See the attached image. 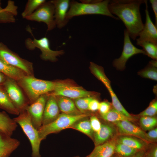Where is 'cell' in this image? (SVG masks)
<instances>
[{
  "mask_svg": "<svg viewBox=\"0 0 157 157\" xmlns=\"http://www.w3.org/2000/svg\"><path fill=\"white\" fill-rule=\"evenodd\" d=\"M93 98L92 97L80 98L74 99V102L80 112L82 114H85L86 111L88 110L89 104Z\"/></svg>",
  "mask_w": 157,
  "mask_h": 157,
  "instance_id": "34",
  "label": "cell"
},
{
  "mask_svg": "<svg viewBox=\"0 0 157 157\" xmlns=\"http://www.w3.org/2000/svg\"><path fill=\"white\" fill-rule=\"evenodd\" d=\"M145 10L146 20L142 29L136 39V43L142 42H149L157 44V27L154 24L150 16L147 1L145 0Z\"/></svg>",
  "mask_w": 157,
  "mask_h": 157,
  "instance_id": "14",
  "label": "cell"
},
{
  "mask_svg": "<svg viewBox=\"0 0 157 157\" xmlns=\"http://www.w3.org/2000/svg\"><path fill=\"white\" fill-rule=\"evenodd\" d=\"M86 157H92L90 154Z\"/></svg>",
  "mask_w": 157,
  "mask_h": 157,
  "instance_id": "45",
  "label": "cell"
},
{
  "mask_svg": "<svg viewBox=\"0 0 157 157\" xmlns=\"http://www.w3.org/2000/svg\"><path fill=\"white\" fill-rule=\"evenodd\" d=\"M130 38L126 29L124 30L122 51L119 57L115 59L113 62V66L118 70H123L127 60L133 56L139 53L146 55L143 49L137 48L132 44Z\"/></svg>",
  "mask_w": 157,
  "mask_h": 157,
  "instance_id": "12",
  "label": "cell"
},
{
  "mask_svg": "<svg viewBox=\"0 0 157 157\" xmlns=\"http://www.w3.org/2000/svg\"><path fill=\"white\" fill-rule=\"evenodd\" d=\"M26 19L45 23L47 30L50 31L56 26L54 19V7L51 0L46 1Z\"/></svg>",
  "mask_w": 157,
  "mask_h": 157,
  "instance_id": "10",
  "label": "cell"
},
{
  "mask_svg": "<svg viewBox=\"0 0 157 157\" xmlns=\"http://www.w3.org/2000/svg\"><path fill=\"white\" fill-rule=\"evenodd\" d=\"M138 74L141 77L150 79L155 81L157 80V69L150 64L144 69L138 72Z\"/></svg>",
  "mask_w": 157,
  "mask_h": 157,
  "instance_id": "33",
  "label": "cell"
},
{
  "mask_svg": "<svg viewBox=\"0 0 157 157\" xmlns=\"http://www.w3.org/2000/svg\"><path fill=\"white\" fill-rule=\"evenodd\" d=\"M0 108L12 115L19 114L2 86L0 87Z\"/></svg>",
  "mask_w": 157,
  "mask_h": 157,
  "instance_id": "24",
  "label": "cell"
},
{
  "mask_svg": "<svg viewBox=\"0 0 157 157\" xmlns=\"http://www.w3.org/2000/svg\"><path fill=\"white\" fill-rule=\"evenodd\" d=\"M155 17V25L157 27V0H150Z\"/></svg>",
  "mask_w": 157,
  "mask_h": 157,
  "instance_id": "39",
  "label": "cell"
},
{
  "mask_svg": "<svg viewBox=\"0 0 157 157\" xmlns=\"http://www.w3.org/2000/svg\"><path fill=\"white\" fill-rule=\"evenodd\" d=\"M116 144L114 140H108L95 146L90 155L92 157H112L115 153Z\"/></svg>",
  "mask_w": 157,
  "mask_h": 157,
  "instance_id": "19",
  "label": "cell"
},
{
  "mask_svg": "<svg viewBox=\"0 0 157 157\" xmlns=\"http://www.w3.org/2000/svg\"><path fill=\"white\" fill-rule=\"evenodd\" d=\"M13 119L20 126L30 141L32 149L31 157H41L40 153L41 141L38 130L33 125L28 113L25 110Z\"/></svg>",
  "mask_w": 157,
  "mask_h": 157,
  "instance_id": "5",
  "label": "cell"
},
{
  "mask_svg": "<svg viewBox=\"0 0 157 157\" xmlns=\"http://www.w3.org/2000/svg\"><path fill=\"white\" fill-rule=\"evenodd\" d=\"M0 58L7 65L21 70L26 74L34 76L33 63L20 57L2 42H0Z\"/></svg>",
  "mask_w": 157,
  "mask_h": 157,
  "instance_id": "7",
  "label": "cell"
},
{
  "mask_svg": "<svg viewBox=\"0 0 157 157\" xmlns=\"http://www.w3.org/2000/svg\"><path fill=\"white\" fill-rule=\"evenodd\" d=\"M48 97L47 94L41 95L25 110L29 114L33 125L38 130L42 126L43 114Z\"/></svg>",
  "mask_w": 157,
  "mask_h": 157,
  "instance_id": "13",
  "label": "cell"
},
{
  "mask_svg": "<svg viewBox=\"0 0 157 157\" xmlns=\"http://www.w3.org/2000/svg\"><path fill=\"white\" fill-rule=\"evenodd\" d=\"M24 43L25 47L29 50H33L36 48L39 49L41 52L40 55L41 58L45 61L56 62L58 60L57 57L62 55L65 52L63 50H52L50 47L49 41L46 37L39 39L27 38Z\"/></svg>",
  "mask_w": 157,
  "mask_h": 157,
  "instance_id": "8",
  "label": "cell"
},
{
  "mask_svg": "<svg viewBox=\"0 0 157 157\" xmlns=\"http://www.w3.org/2000/svg\"><path fill=\"white\" fill-rule=\"evenodd\" d=\"M112 157H120L118 156H114V155H113Z\"/></svg>",
  "mask_w": 157,
  "mask_h": 157,
  "instance_id": "44",
  "label": "cell"
},
{
  "mask_svg": "<svg viewBox=\"0 0 157 157\" xmlns=\"http://www.w3.org/2000/svg\"><path fill=\"white\" fill-rule=\"evenodd\" d=\"M17 7L14 2L9 0L6 7L3 8L0 5V23H6L15 22V17L17 14Z\"/></svg>",
  "mask_w": 157,
  "mask_h": 157,
  "instance_id": "21",
  "label": "cell"
},
{
  "mask_svg": "<svg viewBox=\"0 0 157 157\" xmlns=\"http://www.w3.org/2000/svg\"><path fill=\"white\" fill-rule=\"evenodd\" d=\"M47 94L55 96H63L74 99L82 97H91L93 93L81 87L73 85L65 81H59L54 90Z\"/></svg>",
  "mask_w": 157,
  "mask_h": 157,
  "instance_id": "11",
  "label": "cell"
},
{
  "mask_svg": "<svg viewBox=\"0 0 157 157\" xmlns=\"http://www.w3.org/2000/svg\"><path fill=\"white\" fill-rule=\"evenodd\" d=\"M2 87L19 113L25 110L26 107L30 104V102L17 81L7 76Z\"/></svg>",
  "mask_w": 157,
  "mask_h": 157,
  "instance_id": "6",
  "label": "cell"
},
{
  "mask_svg": "<svg viewBox=\"0 0 157 157\" xmlns=\"http://www.w3.org/2000/svg\"><path fill=\"white\" fill-rule=\"evenodd\" d=\"M51 1L54 7V19L56 26L61 29L64 27L69 21L67 14L70 1L69 0Z\"/></svg>",
  "mask_w": 157,
  "mask_h": 157,
  "instance_id": "15",
  "label": "cell"
},
{
  "mask_svg": "<svg viewBox=\"0 0 157 157\" xmlns=\"http://www.w3.org/2000/svg\"><path fill=\"white\" fill-rule=\"evenodd\" d=\"M90 68L93 74L101 81L108 89L111 96L112 104L114 108L127 117L133 119L131 115L122 105L111 87L109 80L106 75L103 67L92 62L90 63Z\"/></svg>",
  "mask_w": 157,
  "mask_h": 157,
  "instance_id": "9",
  "label": "cell"
},
{
  "mask_svg": "<svg viewBox=\"0 0 157 157\" xmlns=\"http://www.w3.org/2000/svg\"><path fill=\"white\" fill-rule=\"evenodd\" d=\"M109 0H101L99 2L92 3H79L77 1H70V7L67 14L69 19L74 17L89 15H100L110 17L115 20H119L111 14L108 8Z\"/></svg>",
  "mask_w": 157,
  "mask_h": 157,
  "instance_id": "3",
  "label": "cell"
},
{
  "mask_svg": "<svg viewBox=\"0 0 157 157\" xmlns=\"http://www.w3.org/2000/svg\"><path fill=\"white\" fill-rule=\"evenodd\" d=\"M75 124L70 128L79 131L90 138L93 137L94 131L92 128L90 120L85 119Z\"/></svg>",
  "mask_w": 157,
  "mask_h": 157,
  "instance_id": "29",
  "label": "cell"
},
{
  "mask_svg": "<svg viewBox=\"0 0 157 157\" xmlns=\"http://www.w3.org/2000/svg\"><path fill=\"white\" fill-rule=\"evenodd\" d=\"M46 1L45 0H28L22 13V17L25 19L31 15Z\"/></svg>",
  "mask_w": 157,
  "mask_h": 157,
  "instance_id": "30",
  "label": "cell"
},
{
  "mask_svg": "<svg viewBox=\"0 0 157 157\" xmlns=\"http://www.w3.org/2000/svg\"><path fill=\"white\" fill-rule=\"evenodd\" d=\"M0 72L16 81H18L24 76L27 75L21 70L7 65L0 58Z\"/></svg>",
  "mask_w": 157,
  "mask_h": 157,
  "instance_id": "25",
  "label": "cell"
},
{
  "mask_svg": "<svg viewBox=\"0 0 157 157\" xmlns=\"http://www.w3.org/2000/svg\"><path fill=\"white\" fill-rule=\"evenodd\" d=\"M146 157H157V147H155L149 152Z\"/></svg>",
  "mask_w": 157,
  "mask_h": 157,
  "instance_id": "41",
  "label": "cell"
},
{
  "mask_svg": "<svg viewBox=\"0 0 157 157\" xmlns=\"http://www.w3.org/2000/svg\"><path fill=\"white\" fill-rule=\"evenodd\" d=\"M17 81L27 97L30 104L41 95L54 91L59 82L42 80L27 75Z\"/></svg>",
  "mask_w": 157,
  "mask_h": 157,
  "instance_id": "2",
  "label": "cell"
},
{
  "mask_svg": "<svg viewBox=\"0 0 157 157\" xmlns=\"http://www.w3.org/2000/svg\"><path fill=\"white\" fill-rule=\"evenodd\" d=\"M101 116L104 120L111 122H115L124 120L131 122L133 120L126 117L114 108L110 110L105 114L101 115Z\"/></svg>",
  "mask_w": 157,
  "mask_h": 157,
  "instance_id": "27",
  "label": "cell"
},
{
  "mask_svg": "<svg viewBox=\"0 0 157 157\" xmlns=\"http://www.w3.org/2000/svg\"><path fill=\"white\" fill-rule=\"evenodd\" d=\"M119 133L137 137L146 141L151 142L152 140L147 136V133L141 129L132 124L131 121L124 120L114 122Z\"/></svg>",
  "mask_w": 157,
  "mask_h": 157,
  "instance_id": "16",
  "label": "cell"
},
{
  "mask_svg": "<svg viewBox=\"0 0 157 157\" xmlns=\"http://www.w3.org/2000/svg\"><path fill=\"white\" fill-rule=\"evenodd\" d=\"M110 104L107 101H102L99 104L98 110L101 115L105 114L110 110Z\"/></svg>",
  "mask_w": 157,
  "mask_h": 157,
  "instance_id": "37",
  "label": "cell"
},
{
  "mask_svg": "<svg viewBox=\"0 0 157 157\" xmlns=\"http://www.w3.org/2000/svg\"><path fill=\"white\" fill-rule=\"evenodd\" d=\"M20 144L18 140L12 138L0 130V157H9Z\"/></svg>",
  "mask_w": 157,
  "mask_h": 157,
  "instance_id": "18",
  "label": "cell"
},
{
  "mask_svg": "<svg viewBox=\"0 0 157 157\" xmlns=\"http://www.w3.org/2000/svg\"><path fill=\"white\" fill-rule=\"evenodd\" d=\"M157 112V101L155 100L151 102L149 106L144 110L140 113L139 115L141 117H153Z\"/></svg>",
  "mask_w": 157,
  "mask_h": 157,
  "instance_id": "35",
  "label": "cell"
},
{
  "mask_svg": "<svg viewBox=\"0 0 157 157\" xmlns=\"http://www.w3.org/2000/svg\"><path fill=\"white\" fill-rule=\"evenodd\" d=\"M90 124L93 131L96 132L100 129L101 124L98 118L94 116H92L90 119Z\"/></svg>",
  "mask_w": 157,
  "mask_h": 157,
  "instance_id": "36",
  "label": "cell"
},
{
  "mask_svg": "<svg viewBox=\"0 0 157 157\" xmlns=\"http://www.w3.org/2000/svg\"><path fill=\"white\" fill-rule=\"evenodd\" d=\"M88 116V115L86 114L76 115H68L63 113L60 114L54 121L42 126L38 129V131L40 139L41 141L50 134L70 128L75 124Z\"/></svg>",
  "mask_w": 157,
  "mask_h": 157,
  "instance_id": "4",
  "label": "cell"
},
{
  "mask_svg": "<svg viewBox=\"0 0 157 157\" xmlns=\"http://www.w3.org/2000/svg\"><path fill=\"white\" fill-rule=\"evenodd\" d=\"M114 128L111 126L101 124L100 130L93 135L95 146L102 144L108 140L113 135Z\"/></svg>",
  "mask_w": 157,
  "mask_h": 157,
  "instance_id": "23",
  "label": "cell"
},
{
  "mask_svg": "<svg viewBox=\"0 0 157 157\" xmlns=\"http://www.w3.org/2000/svg\"><path fill=\"white\" fill-rule=\"evenodd\" d=\"M139 151L122 143L116 144L115 153L120 157H132Z\"/></svg>",
  "mask_w": 157,
  "mask_h": 157,
  "instance_id": "28",
  "label": "cell"
},
{
  "mask_svg": "<svg viewBox=\"0 0 157 157\" xmlns=\"http://www.w3.org/2000/svg\"><path fill=\"white\" fill-rule=\"evenodd\" d=\"M145 153L143 150L140 151L132 157H144Z\"/></svg>",
  "mask_w": 157,
  "mask_h": 157,
  "instance_id": "43",
  "label": "cell"
},
{
  "mask_svg": "<svg viewBox=\"0 0 157 157\" xmlns=\"http://www.w3.org/2000/svg\"><path fill=\"white\" fill-rule=\"evenodd\" d=\"M17 127V124L5 111L0 112V130L11 136Z\"/></svg>",
  "mask_w": 157,
  "mask_h": 157,
  "instance_id": "22",
  "label": "cell"
},
{
  "mask_svg": "<svg viewBox=\"0 0 157 157\" xmlns=\"http://www.w3.org/2000/svg\"><path fill=\"white\" fill-rule=\"evenodd\" d=\"M140 125L144 131L153 129L157 124V119L153 117H141L140 119Z\"/></svg>",
  "mask_w": 157,
  "mask_h": 157,
  "instance_id": "32",
  "label": "cell"
},
{
  "mask_svg": "<svg viewBox=\"0 0 157 157\" xmlns=\"http://www.w3.org/2000/svg\"><path fill=\"white\" fill-rule=\"evenodd\" d=\"M55 97L60 110L63 113L72 115L82 114L77 108L74 102L71 99L61 96Z\"/></svg>",
  "mask_w": 157,
  "mask_h": 157,
  "instance_id": "20",
  "label": "cell"
},
{
  "mask_svg": "<svg viewBox=\"0 0 157 157\" xmlns=\"http://www.w3.org/2000/svg\"><path fill=\"white\" fill-rule=\"evenodd\" d=\"M100 103L97 99L93 98L90 102L88 106V110L95 111L98 110Z\"/></svg>",
  "mask_w": 157,
  "mask_h": 157,
  "instance_id": "38",
  "label": "cell"
},
{
  "mask_svg": "<svg viewBox=\"0 0 157 157\" xmlns=\"http://www.w3.org/2000/svg\"><path fill=\"white\" fill-rule=\"evenodd\" d=\"M7 76L4 74L0 72V87H1L5 82Z\"/></svg>",
  "mask_w": 157,
  "mask_h": 157,
  "instance_id": "42",
  "label": "cell"
},
{
  "mask_svg": "<svg viewBox=\"0 0 157 157\" xmlns=\"http://www.w3.org/2000/svg\"><path fill=\"white\" fill-rule=\"evenodd\" d=\"M145 1L112 0L108 4L110 12L122 21L130 38L133 40L136 39L143 27L140 7L144 3Z\"/></svg>",
  "mask_w": 157,
  "mask_h": 157,
  "instance_id": "1",
  "label": "cell"
},
{
  "mask_svg": "<svg viewBox=\"0 0 157 157\" xmlns=\"http://www.w3.org/2000/svg\"><path fill=\"white\" fill-rule=\"evenodd\" d=\"M147 136L149 138L153 139H156L157 138V128L153 129L150 130L147 133Z\"/></svg>",
  "mask_w": 157,
  "mask_h": 157,
  "instance_id": "40",
  "label": "cell"
},
{
  "mask_svg": "<svg viewBox=\"0 0 157 157\" xmlns=\"http://www.w3.org/2000/svg\"><path fill=\"white\" fill-rule=\"evenodd\" d=\"M48 96L43 114L42 126L53 121L60 114V109L55 97L52 95Z\"/></svg>",
  "mask_w": 157,
  "mask_h": 157,
  "instance_id": "17",
  "label": "cell"
},
{
  "mask_svg": "<svg viewBox=\"0 0 157 157\" xmlns=\"http://www.w3.org/2000/svg\"><path fill=\"white\" fill-rule=\"evenodd\" d=\"M117 142L122 143L138 151L143 150L145 145L139 140L130 137L121 136L117 139Z\"/></svg>",
  "mask_w": 157,
  "mask_h": 157,
  "instance_id": "26",
  "label": "cell"
},
{
  "mask_svg": "<svg viewBox=\"0 0 157 157\" xmlns=\"http://www.w3.org/2000/svg\"><path fill=\"white\" fill-rule=\"evenodd\" d=\"M141 47L146 55L155 60L157 59V44L149 42H142L136 43Z\"/></svg>",
  "mask_w": 157,
  "mask_h": 157,
  "instance_id": "31",
  "label": "cell"
}]
</instances>
